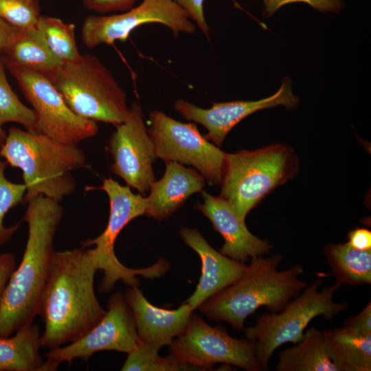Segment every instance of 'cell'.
<instances>
[{"label": "cell", "mask_w": 371, "mask_h": 371, "mask_svg": "<svg viewBox=\"0 0 371 371\" xmlns=\"http://www.w3.org/2000/svg\"><path fill=\"white\" fill-rule=\"evenodd\" d=\"M98 271L89 249L54 251L38 315L44 322L41 346L53 350L74 342L104 317L94 291Z\"/></svg>", "instance_id": "obj_1"}, {"label": "cell", "mask_w": 371, "mask_h": 371, "mask_svg": "<svg viewBox=\"0 0 371 371\" xmlns=\"http://www.w3.org/2000/svg\"><path fill=\"white\" fill-rule=\"evenodd\" d=\"M64 215L63 207L43 195L27 203L23 221L28 236L21 263L11 275L0 306V337H8L33 322L54 253V239Z\"/></svg>", "instance_id": "obj_2"}, {"label": "cell", "mask_w": 371, "mask_h": 371, "mask_svg": "<svg viewBox=\"0 0 371 371\" xmlns=\"http://www.w3.org/2000/svg\"><path fill=\"white\" fill-rule=\"evenodd\" d=\"M282 260L278 254L251 258L243 276L205 300L199 310L210 319L227 322L236 330H244L247 317L261 306L279 313L306 286L299 278L304 272L302 265L278 271Z\"/></svg>", "instance_id": "obj_3"}, {"label": "cell", "mask_w": 371, "mask_h": 371, "mask_svg": "<svg viewBox=\"0 0 371 371\" xmlns=\"http://www.w3.org/2000/svg\"><path fill=\"white\" fill-rule=\"evenodd\" d=\"M0 157L22 170L26 186L23 203L40 195L60 202L76 190L71 171L88 167L85 153L78 145L16 126L9 129Z\"/></svg>", "instance_id": "obj_4"}, {"label": "cell", "mask_w": 371, "mask_h": 371, "mask_svg": "<svg viewBox=\"0 0 371 371\" xmlns=\"http://www.w3.org/2000/svg\"><path fill=\"white\" fill-rule=\"evenodd\" d=\"M45 75L78 116L115 126L128 117L125 91L95 56L80 54Z\"/></svg>", "instance_id": "obj_5"}, {"label": "cell", "mask_w": 371, "mask_h": 371, "mask_svg": "<svg viewBox=\"0 0 371 371\" xmlns=\"http://www.w3.org/2000/svg\"><path fill=\"white\" fill-rule=\"evenodd\" d=\"M298 168L294 150L280 144L226 153L221 196L245 220L269 192L293 178Z\"/></svg>", "instance_id": "obj_6"}, {"label": "cell", "mask_w": 371, "mask_h": 371, "mask_svg": "<svg viewBox=\"0 0 371 371\" xmlns=\"http://www.w3.org/2000/svg\"><path fill=\"white\" fill-rule=\"evenodd\" d=\"M323 280L319 278L304 288L302 293L289 301L277 313H265L256 319L254 326L245 328L246 338L255 342L256 357L262 370L273 352L281 345L297 343L309 322L322 316L332 319L348 308L347 302H334V294L341 286L337 283L319 291Z\"/></svg>", "instance_id": "obj_7"}, {"label": "cell", "mask_w": 371, "mask_h": 371, "mask_svg": "<svg viewBox=\"0 0 371 371\" xmlns=\"http://www.w3.org/2000/svg\"><path fill=\"white\" fill-rule=\"evenodd\" d=\"M100 189L109 199L110 213L106 227L98 237L81 242L82 247L85 248L94 246L89 251L97 269L104 272L99 291L111 292L119 280L128 286H139L137 276L153 279L164 275L170 265L163 258L146 268L131 269L120 262L114 251L116 238L124 227L136 217L145 214L146 198L133 193L129 186H122L111 178L104 179Z\"/></svg>", "instance_id": "obj_8"}, {"label": "cell", "mask_w": 371, "mask_h": 371, "mask_svg": "<svg viewBox=\"0 0 371 371\" xmlns=\"http://www.w3.org/2000/svg\"><path fill=\"white\" fill-rule=\"evenodd\" d=\"M6 68L32 106L37 133L60 143L78 145L98 133L96 122L76 115L45 74L18 66Z\"/></svg>", "instance_id": "obj_9"}, {"label": "cell", "mask_w": 371, "mask_h": 371, "mask_svg": "<svg viewBox=\"0 0 371 371\" xmlns=\"http://www.w3.org/2000/svg\"><path fill=\"white\" fill-rule=\"evenodd\" d=\"M147 131L157 157L192 166L210 184L221 183L226 153L202 135L194 124L179 122L154 110L149 115Z\"/></svg>", "instance_id": "obj_10"}, {"label": "cell", "mask_w": 371, "mask_h": 371, "mask_svg": "<svg viewBox=\"0 0 371 371\" xmlns=\"http://www.w3.org/2000/svg\"><path fill=\"white\" fill-rule=\"evenodd\" d=\"M168 346L178 360L198 370H210L218 363L247 371L262 370L256 357L254 341L234 338L225 329L211 326L193 312L185 332Z\"/></svg>", "instance_id": "obj_11"}, {"label": "cell", "mask_w": 371, "mask_h": 371, "mask_svg": "<svg viewBox=\"0 0 371 371\" xmlns=\"http://www.w3.org/2000/svg\"><path fill=\"white\" fill-rule=\"evenodd\" d=\"M102 319L86 335L66 346L49 350L39 371H54L63 362L75 359L87 361L94 353L114 350L129 353L140 344L133 312L124 293H114L109 298Z\"/></svg>", "instance_id": "obj_12"}, {"label": "cell", "mask_w": 371, "mask_h": 371, "mask_svg": "<svg viewBox=\"0 0 371 371\" xmlns=\"http://www.w3.org/2000/svg\"><path fill=\"white\" fill-rule=\"evenodd\" d=\"M185 10L174 0H143L123 13L89 15L85 19L81 32L83 44L92 49L115 41L124 42L137 27L157 23L167 26L174 35L193 34L195 25Z\"/></svg>", "instance_id": "obj_13"}, {"label": "cell", "mask_w": 371, "mask_h": 371, "mask_svg": "<svg viewBox=\"0 0 371 371\" xmlns=\"http://www.w3.org/2000/svg\"><path fill=\"white\" fill-rule=\"evenodd\" d=\"M115 128L109 141L111 170L144 194L155 181L153 164L157 157L138 102L132 104L128 117Z\"/></svg>", "instance_id": "obj_14"}, {"label": "cell", "mask_w": 371, "mask_h": 371, "mask_svg": "<svg viewBox=\"0 0 371 371\" xmlns=\"http://www.w3.org/2000/svg\"><path fill=\"white\" fill-rule=\"evenodd\" d=\"M298 102V98L292 92L291 80L284 78L278 90L266 98L214 102L209 109L201 108L185 100H178L175 102L174 109L186 120L203 125L207 130L204 135L205 138L218 147L232 128L249 115L278 105L293 109Z\"/></svg>", "instance_id": "obj_15"}, {"label": "cell", "mask_w": 371, "mask_h": 371, "mask_svg": "<svg viewBox=\"0 0 371 371\" xmlns=\"http://www.w3.org/2000/svg\"><path fill=\"white\" fill-rule=\"evenodd\" d=\"M203 203H197L195 208L212 223L214 230L224 239L220 252L240 262L250 258L269 254L272 246L268 241L253 235L247 229L245 221L232 205L223 196H214L203 191Z\"/></svg>", "instance_id": "obj_16"}, {"label": "cell", "mask_w": 371, "mask_h": 371, "mask_svg": "<svg viewBox=\"0 0 371 371\" xmlns=\"http://www.w3.org/2000/svg\"><path fill=\"white\" fill-rule=\"evenodd\" d=\"M179 234L201 261V274L194 292L187 303L194 311L205 300L233 284L244 273L247 265L217 251L197 229L182 227Z\"/></svg>", "instance_id": "obj_17"}, {"label": "cell", "mask_w": 371, "mask_h": 371, "mask_svg": "<svg viewBox=\"0 0 371 371\" xmlns=\"http://www.w3.org/2000/svg\"><path fill=\"white\" fill-rule=\"evenodd\" d=\"M135 319L141 343L160 348L169 346L172 339L183 334L194 311L188 303L168 310L151 304L138 286H128L124 293Z\"/></svg>", "instance_id": "obj_18"}, {"label": "cell", "mask_w": 371, "mask_h": 371, "mask_svg": "<svg viewBox=\"0 0 371 371\" xmlns=\"http://www.w3.org/2000/svg\"><path fill=\"white\" fill-rule=\"evenodd\" d=\"M166 170L159 181L150 187L146 198L145 214L157 221L167 218L192 194L202 192L205 178L194 169L177 161L166 162Z\"/></svg>", "instance_id": "obj_19"}, {"label": "cell", "mask_w": 371, "mask_h": 371, "mask_svg": "<svg viewBox=\"0 0 371 371\" xmlns=\"http://www.w3.org/2000/svg\"><path fill=\"white\" fill-rule=\"evenodd\" d=\"M322 332L330 358L339 371L371 370V335L346 326Z\"/></svg>", "instance_id": "obj_20"}, {"label": "cell", "mask_w": 371, "mask_h": 371, "mask_svg": "<svg viewBox=\"0 0 371 371\" xmlns=\"http://www.w3.org/2000/svg\"><path fill=\"white\" fill-rule=\"evenodd\" d=\"M295 344L280 352L277 371H339L330 358L323 332L309 328Z\"/></svg>", "instance_id": "obj_21"}, {"label": "cell", "mask_w": 371, "mask_h": 371, "mask_svg": "<svg viewBox=\"0 0 371 371\" xmlns=\"http://www.w3.org/2000/svg\"><path fill=\"white\" fill-rule=\"evenodd\" d=\"M41 347L39 326L34 322L0 337V371H39L44 362Z\"/></svg>", "instance_id": "obj_22"}, {"label": "cell", "mask_w": 371, "mask_h": 371, "mask_svg": "<svg viewBox=\"0 0 371 371\" xmlns=\"http://www.w3.org/2000/svg\"><path fill=\"white\" fill-rule=\"evenodd\" d=\"M0 58L5 67L18 66L44 74L62 64L52 54L36 27L20 30L16 38Z\"/></svg>", "instance_id": "obj_23"}, {"label": "cell", "mask_w": 371, "mask_h": 371, "mask_svg": "<svg viewBox=\"0 0 371 371\" xmlns=\"http://www.w3.org/2000/svg\"><path fill=\"white\" fill-rule=\"evenodd\" d=\"M324 254L331 269L329 276L335 278L339 285L371 284V249L359 250L347 243H329Z\"/></svg>", "instance_id": "obj_24"}, {"label": "cell", "mask_w": 371, "mask_h": 371, "mask_svg": "<svg viewBox=\"0 0 371 371\" xmlns=\"http://www.w3.org/2000/svg\"><path fill=\"white\" fill-rule=\"evenodd\" d=\"M36 27L52 54L60 63L73 61L80 57L74 23H65L56 17L41 16Z\"/></svg>", "instance_id": "obj_25"}, {"label": "cell", "mask_w": 371, "mask_h": 371, "mask_svg": "<svg viewBox=\"0 0 371 371\" xmlns=\"http://www.w3.org/2000/svg\"><path fill=\"white\" fill-rule=\"evenodd\" d=\"M5 67L0 58V149L7 137L3 128L7 122L20 124L26 131L37 133L35 113L26 106L13 91L7 80Z\"/></svg>", "instance_id": "obj_26"}, {"label": "cell", "mask_w": 371, "mask_h": 371, "mask_svg": "<svg viewBox=\"0 0 371 371\" xmlns=\"http://www.w3.org/2000/svg\"><path fill=\"white\" fill-rule=\"evenodd\" d=\"M160 348L159 346L155 344L140 342L137 348L128 353V357L121 370L176 371L197 370L192 366L181 362L171 353L166 357H160L158 355Z\"/></svg>", "instance_id": "obj_27"}, {"label": "cell", "mask_w": 371, "mask_h": 371, "mask_svg": "<svg viewBox=\"0 0 371 371\" xmlns=\"http://www.w3.org/2000/svg\"><path fill=\"white\" fill-rule=\"evenodd\" d=\"M8 162L0 159V245L8 242L18 230L20 223L10 227L3 225L5 214L12 207L23 203L26 192L24 183H15L5 177V169Z\"/></svg>", "instance_id": "obj_28"}, {"label": "cell", "mask_w": 371, "mask_h": 371, "mask_svg": "<svg viewBox=\"0 0 371 371\" xmlns=\"http://www.w3.org/2000/svg\"><path fill=\"white\" fill-rule=\"evenodd\" d=\"M41 16L40 0H0V18L19 30L36 27Z\"/></svg>", "instance_id": "obj_29"}, {"label": "cell", "mask_w": 371, "mask_h": 371, "mask_svg": "<svg viewBox=\"0 0 371 371\" xmlns=\"http://www.w3.org/2000/svg\"><path fill=\"white\" fill-rule=\"evenodd\" d=\"M295 2L306 3L321 12H339L344 5L341 0H263L265 10L263 14L271 16L284 5Z\"/></svg>", "instance_id": "obj_30"}, {"label": "cell", "mask_w": 371, "mask_h": 371, "mask_svg": "<svg viewBox=\"0 0 371 371\" xmlns=\"http://www.w3.org/2000/svg\"><path fill=\"white\" fill-rule=\"evenodd\" d=\"M186 12L188 17L193 20L202 33L210 38V28L208 26L203 11L205 0H174Z\"/></svg>", "instance_id": "obj_31"}, {"label": "cell", "mask_w": 371, "mask_h": 371, "mask_svg": "<svg viewBox=\"0 0 371 371\" xmlns=\"http://www.w3.org/2000/svg\"><path fill=\"white\" fill-rule=\"evenodd\" d=\"M137 0H82L84 7L100 14L124 12L132 8Z\"/></svg>", "instance_id": "obj_32"}, {"label": "cell", "mask_w": 371, "mask_h": 371, "mask_svg": "<svg viewBox=\"0 0 371 371\" xmlns=\"http://www.w3.org/2000/svg\"><path fill=\"white\" fill-rule=\"evenodd\" d=\"M344 326L348 327L359 333L371 335V302L357 315L345 319Z\"/></svg>", "instance_id": "obj_33"}, {"label": "cell", "mask_w": 371, "mask_h": 371, "mask_svg": "<svg viewBox=\"0 0 371 371\" xmlns=\"http://www.w3.org/2000/svg\"><path fill=\"white\" fill-rule=\"evenodd\" d=\"M16 269V259L10 252L0 254V306L8 282Z\"/></svg>", "instance_id": "obj_34"}, {"label": "cell", "mask_w": 371, "mask_h": 371, "mask_svg": "<svg viewBox=\"0 0 371 371\" xmlns=\"http://www.w3.org/2000/svg\"><path fill=\"white\" fill-rule=\"evenodd\" d=\"M347 243L359 250L371 249V232L366 228H356L348 234Z\"/></svg>", "instance_id": "obj_35"}, {"label": "cell", "mask_w": 371, "mask_h": 371, "mask_svg": "<svg viewBox=\"0 0 371 371\" xmlns=\"http://www.w3.org/2000/svg\"><path fill=\"white\" fill-rule=\"evenodd\" d=\"M20 30L0 18V57L16 38Z\"/></svg>", "instance_id": "obj_36"}]
</instances>
